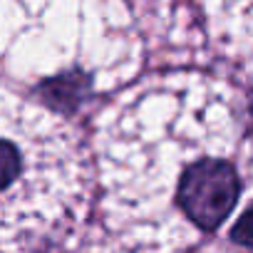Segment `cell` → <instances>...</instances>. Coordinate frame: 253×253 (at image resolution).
Listing matches in <instances>:
<instances>
[{
    "mask_svg": "<svg viewBox=\"0 0 253 253\" xmlns=\"http://www.w3.org/2000/svg\"><path fill=\"white\" fill-rule=\"evenodd\" d=\"M3 248L33 253L57 241L80 213L87 162L77 134L55 114L5 97Z\"/></svg>",
    "mask_w": 253,
    "mask_h": 253,
    "instance_id": "obj_1",
    "label": "cell"
},
{
    "mask_svg": "<svg viewBox=\"0 0 253 253\" xmlns=\"http://www.w3.org/2000/svg\"><path fill=\"white\" fill-rule=\"evenodd\" d=\"M223 134L199 152L176 181L174 209L179 213V236L216 231L241 201V176L236 164L223 157L228 149Z\"/></svg>",
    "mask_w": 253,
    "mask_h": 253,
    "instance_id": "obj_2",
    "label": "cell"
}]
</instances>
